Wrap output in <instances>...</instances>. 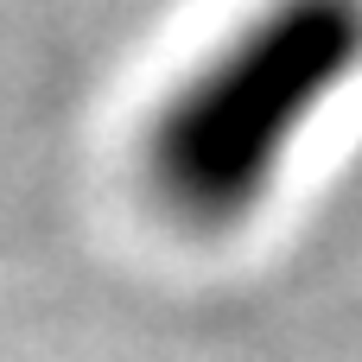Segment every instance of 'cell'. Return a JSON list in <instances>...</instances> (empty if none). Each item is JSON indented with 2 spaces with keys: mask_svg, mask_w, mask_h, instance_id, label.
Returning a JSON list of instances; mask_svg holds the SVG:
<instances>
[{
  "mask_svg": "<svg viewBox=\"0 0 362 362\" xmlns=\"http://www.w3.org/2000/svg\"><path fill=\"white\" fill-rule=\"evenodd\" d=\"M356 76L362 0L248 6L140 127V178L153 204L197 235L242 229Z\"/></svg>",
  "mask_w": 362,
  "mask_h": 362,
  "instance_id": "6da1fadb",
  "label": "cell"
}]
</instances>
